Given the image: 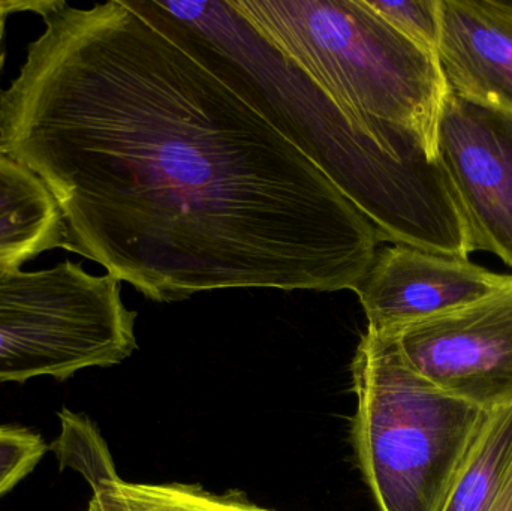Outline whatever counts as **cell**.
<instances>
[{
	"label": "cell",
	"mask_w": 512,
	"mask_h": 511,
	"mask_svg": "<svg viewBox=\"0 0 512 511\" xmlns=\"http://www.w3.org/2000/svg\"><path fill=\"white\" fill-rule=\"evenodd\" d=\"M230 2L355 113L408 129L439 152V119L450 93L439 57L406 38L367 0Z\"/></svg>",
	"instance_id": "obj_3"
},
{
	"label": "cell",
	"mask_w": 512,
	"mask_h": 511,
	"mask_svg": "<svg viewBox=\"0 0 512 511\" xmlns=\"http://www.w3.org/2000/svg\"><path fill=\"white\" fill-rule=\"evenodd\" d=\"M62 434L54 444V452L62 467L80 471L93 489L102 483L119 479L113 458L98 429L86 419L63 411Z\"/></svg>",
	"instance_id": "obj_13"
},
{
	"label": "cell",
	"mask_w": 512,
	"mask_h": 511,
	"mask_svg": "<svg viewBox=\"0 0 512 511\" xmlns=\"http://www.w3.org/2000/svg\"><path fill=\"white\" fill-rule=\"evenodd\" d=\"M87 511H273L243 495H216L198 485H144L116 479L93 489Z\"/></svg>",
	"instance_id": "obj_12"
},
{
	"label": "cell",
	"mask_w": 512,
	"mask_h": 511,
	"mask_svg": "<svg viewBox=\"0 0 512 511\" xmlns=\"http://www.w3.org/2000/svg\"><path fill=\"white\" fill-rule=\"evenodd\" d=\"M438 149L465 207L475 251L512 269V113L448 93Z\"/></svg>",
	"instance_id": "obj_7"
},
{
	"label": "cell",
	"mask_w": 512,
	"mask_h": 511,
	"mask_svg": "<svg viewBox=\"0 0 512 511\" xmlns=\"http://www.w3.org/2000/svg\"><path fill=\"white\" fill-rule=\"evenodd\" d=\"M65 243L56 198L30 168L0 150V273L21 270Z\"/></svg>",
	"instance_id": "obj_10"
},
{
	"label": "cell",
	"mask_w": 512,
	"mask_h": 511,
	"mask_svg": "<svg viewBox=\"0 0 512 511\" xmlns=\"http://www.w3.org/2000/svg\"><path fill=\"white\" fill-rule=\"evenodd\" d=\"M367 3L406 38L438 56L442 33L441 0H367Z\"/></svg>",
	"instance_id": "obj_14"
},
{
	"label": "cell",
	"mask_w": 512,
	"mask_h": 511,
	"mask_svg": "<svg viewBox=\"0 0 512 511\" xmlns=\"http://www.w3.org/2000/svg\"><path fill=\"white\" fill-rule=\"evenodd\" d=\"M352 378V440L379 511H441L490 413L417 374L385 333L361 336Z\"/></svg>",
	"instance_id": "obj_4"
},
{
	"label": "cell",
	"mask_w": 512,
	"mask_h": 511,
	"mask_svg": "<svg viewBox=\"0 0 512 511\" xmlns=\"http://www.w3.org/2000/svg\"><path fill=\"white\" fill-rule=\"evenodd\" d=\"M512 281L469 258L450 257L408 245L379 249L354 290L367 330L388 332L477 302Z\"/></svg>",
	"instance_id": "obj_8"
},
{
	"label": "cell",
	"mask_w": 512,
	"mask_h": 511,
	"mask_svg": "<svg viewBox=\"0 0 512 511\" xmlns=\"http://www.w3.org/2000/svg\"><path fill=\"white\" fill-rule=\"evenodd\" d=\"M0 150L56 198L66 251L153 302L354 290L378 231L149 0L41 3Z\"/></svg>",
	"instance_id": "obj_1"
},
{
	"label": "cell",
	"mask_w": 512,
	"mask_h": 511,
	"mask_svg": "<svg viewBox=\"0 0 512 511\" xmlns=\"http://www.w3.org/2000/svg\"><path fill=\"white\" fill-rule=\"evenodd\" d=\"M149 2L218 77L321 168L381 242L460 258L475 251L453 177L420 135L355 113L231 2Z\"/></svg>",
	"instance_id": "obj_2"
},
{
	"label": "cell",
	"mask_w": 512,
	"mask_h": 511,
	"mask_svg": "<svg viewBox=\"0 0 512 511\" xmlns=\"http://www.w3.org/2000/svg\"><path fill=\"white\" fill-rule=\"evenodd\" d=\"M41 2H17V0H0V75H2L3 65H5V32L6 21L15 12H38Z\"/></svg>",
	"instance_id": "obj_16"
},
{
	"label": "cell",
	"mask_w": 512,
	"mask_h": 511,
	"mask_svg": "<svg viewBox=\"0 0 512 511\" xmlns=\"http://www.w3.org/2000/svg\"><path fill=\"white\" fill-rule=\"evenodd\" d=\"M512 473V405L492 411L441 511H492Z\"/></svg>",
	"instance_id": "obj_11"
},
{
	"label": "cell",
	"mask_w": 512,
	"mask_h": 511,
	"mask_svg": "<svg viewBox=\"0 0 512 511\" xmlns=\"http://www.w3.org/2000/svg\"><path fill=\"white\" fill-rule=\"evenodd\" d=\"M381 333L442 392L486 413L512 405V281L462 308Z\"/></svg>",
	"instance_id": "obj_6"
},
{
	"label": "cell",
	"mask_w": 512,
	"mask_h": 511,
	"mask_svg": "<svg viewBox=\"0 0 512 511\" xmlns=\"http://www.w3.org/2000/svg\"><path fill=\"white\" fill-rule=\"evenodd\" d=\"M441 3L438 57L451 92L512 113V2Z\"/></svg>",
	"instance_id": "obj_9"
},
{
	"label": "cell",
	"mask_w": 512,
	"mask_h": 511,
	"mask_svg": "<svg viewBox=\"0 0 512 511\" xmlns=\"http://www.w3.org/2000/svg\"><path fill=\"white\" fill-rule=\"evenodd\" d=\"M492 511H512V473L504 492L499 497L498 504H496L495 509Z\"/></svg>",
	"instance_id": "obj_17"
},
{
	"label": "cell",
	"mask_w": 512,
	"mask_h": 511,
	"mask_svg": "<svg viewBox=\"0 0 512 511\" xmlns=\"http://www.w3.org/2000/svg\"><path fill=\"white\" fill-rule=\"evenodd\" d=\"M45 452L47 444L36 432L0 426V497L29 476Z\"/></svg>",
	"instance_id": "obj_15"
},
{
	"label": "cell",
	"mask_w": 512,
	"mask_h": 511,
	"mask_svg": "<svg viewBox=\"0 0 512 511\" xmlns=\"http://www.w3.org/2000/svg\"><path fill=\"white\" fill-rule=\"evenodd\" d=\"M120 284L69 260L0 273V381L66 380L131 357L137 314Z\"/></svg>",
	"instance_id": "obj_5"
}]
</instances>
